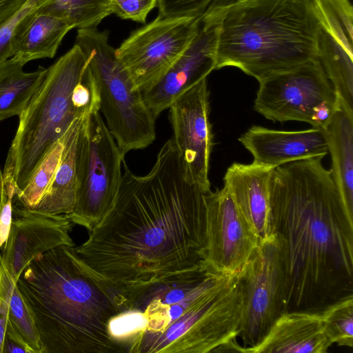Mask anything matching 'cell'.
<instances>
[{"mask_svg":"<svg viewBox=\"0 0 353 353\" xmlns=\"http://www.w3.org/2000/svg\"><path fill=\"white\" fill-rule=\"evenodd\" d=\"M205 261L218 272L236 275L243 268L260 240L225 187L205 193Z\"/></svg>","mask_w":353,"mask_h":353,"instance_id":"obj_13","label":"cell"},{"mask_svg":"<svg viewBox=\"0 0 353 353\" xmlns=\"http://www.w3.org/2000/svg\"><path fill=\"white\" fill-rule=\"evenodd\" d=\"M73 224L64 214L14 205L10 233L1 256L14 282L38 256L60 246H75L70 236Z\"/></svg>","mask_w":353,"mask_h":353,"instance_id":"obj_14","label":"cell"},{"mask_svg":"<svg viewBox=\"0 0 353 353\" xmlns=\"http://www.w3.org/2000/svg\"><path fill=\"white\" fill-rule=\"evenodd\" d=\"M0 294L6 297L9 310L6 334L27 353H43L34 319L0 254Z\"/></svg>","mask_w":353,"mask_h":353,"instance_id":"obj_25","label":"cell"},{"mask_svg":"<svg viewBox=\"0 0 353 353\" xmlns=\"http://www.w3.org/2000/svg\"><path fill=\"white\" fill-rule=\"evenodd\" d=\"M88 114L75 119L68 128L64 150L55 176L34 210L64 215L72 211L77 190V143L81 127Z\"/></svg>","mask_w":353,"mask_h":353,"instance_id":"obj_23","label":"cell"},{"mask_svg":"<svg viewBox=\"0 0 353 353\" xmlns=\"http://www.w3.org/2000/svg\"><path fill=\"white\" fill-rule=\"evenodd\" d=\"M86 65L85 54L74 44L47 68L43 80L19 116V126L2 171V179L14 183L16 194L25 188L44 156L72 121L87 114L72 101L74 88L86 75Z\"/></svg>","mask_w":353,"mask_h":353,"instance_id":"obj_5","label":"cell"},{"mask_svg":"<svg viewBox=\"0 0 353 353\" xmlns=\"http://www.w3.org/2000/svg\"><path fill=\"white\" fill-rule=\"evenodd\" d=\"M0 283H1V276H0Z\"/></svg>","mask_w":353,"mask_h":353,"instance_id":"obj_38","label":"cell"},{"mask_svg":"<svg viewBox=\"0 0 353 353\" xmlns=\"http://www.w3.org/2000/svg\"><path fill=\"white\" fill-rule=\"evenodd\" d=\"M30 0H0V26L12 18Z\"/></svg>","mask_w":353,"mask_h":353,"instance_id":"obj_34","label":"cell"},{"mask_svg":"<svg viewBox=\"0 0 353 353\" xmlns=\"http://www.w3.org/2000/svg\"><path fill=\"white\" fill-rule=\"evenodd\" d=\"M237 277L241 294L237 336L242 347H254L288 312V262L281 236L273 233L259 241Z\"/></svg>","mask_w":353,"mask_h":353,"instance_id":"obj_9","label":"cell"},{"mask_svg":"<svg viewBox=\"0 0 353 353\" xmlns=\"http://www.w3.org/2000/svg\"><path fill=\"white\" fill-rule=\"evenodd\" d=\"M74 247L38 256L17 282L43 353H126L109 332L111 319L128 310L126 301L81 261Z\"/></svg>","mask_w":353,"mask_h":353,"instance_id":"obj_3","label":"cell"},{"mask_svg":"<svg viewBox=\"0 0 353 353\" xmlns=\"http://www.w3.org/2000/svg\"><path fill=\"white\" fill-rule=\"evenodd\" d=\"M318 59L338 95L353 108V30L321 23Z\"/></svg>","mask_w":353,"mask_h":353,"instance_id":"obj_20","label":"cell"},{"mask_svg":"<svg viewBox=\"0 0 353 353\" xmlns=\"http://www.w3.org/2000/svg\"><path fill=\"white\" fill-rule=\"evenodd\" d=\"M148 319L138 310H125L111 319L109 332L112 338L129 352L135 341L145 329Z\"/></svg>","mask_w":353,"mask_h":353,"instance_id":"obj_29","label":"cell"},{"mask_svg":"<svg viewBox=\"0 0 353 353\" xmlns=\"http://www.w3.org/2000/svg\"><path fill=\"white\" fill-rule=\"evenodd\" d=\"M241 314L237 274L228 275L162 331L140 334L130 353H208L235 340Z\"/></svg>","mask_w":353,"mask_h":353,"instance_id":"obj_7","label":"cell"},{"mask_svg":"<svg viewBox=\"0 0 353 353\" xmlns=\"http://www.w3.org/2000/svg\"><path fill=\"white\" fill-rule=\"evenodd\" d=\"M13 57L0 63V121L21 114L47 72L39 66L32 72Z\"/></svg>","mask_w":353,"mask_h":353,"instance_id":"obj_24","label":"cell"},{"mask_svg":"<svg viewBox=\"0 0 353 353\" xmlns=\"http://www.w3.org/2000/svg\"><path fill=\"white\" fill-rule=\"evenodd\" d=\"M168 109L171 139L181 156L185 175L207 192L211 190L208 174L213 146L207 78L181 94Z\"/></svg>","mask_w":353,"mask_h":353,"instance_id":"obj_12","label":"cell"},{"mask_svg":"<svg viewBox=\"0 0 353 353\" xmlns=\"http://www.w3.org/2000/svg\"><path fill=\"white\" fill-rule=\"evenodd\" d=\"M215 70L232 66L258 81L318 59L314 0H214Z\"/></svg>","mask_w":353,"mask_h":353,"instance_id":"obj_4","label":"cell"},{"mask_svg":"<svg viewBox=\"0 0 353 353\" xmlns=\"http://www.w3.org/2000/svg\"><path fill=\"white\" fill-rule=\"evenodd\" d=\"M272 170L252 163H234L223 177V187L230 193L260 241L272 234L270 198Z\"/></svg>","mask_w":353,"mask_h":353,"instance_id":"obj_19","label":"cell"},{"mask_svg":"<svg viewBox=\"0 0 353 353\" xmlns=\"http://www.w3.org/2000/svg\"><path fill=\"white\" fill-rule=\"evenodd\" d=\"M9 305L6 297L0 294V353H3L8 323Z\"/></svg>","mask_w":353,"mask_h":353,"instance_id":"obj_35","label":"cell"},{"mask_svg":"<svg viewBox=\"0 0 353 353\" xmlns=\"http://www.w3.org/2000/svg\"><path fill=\"white\" fill-rule=\"evenodd\" d=\"M201 18L157 17L116 49L137 89L142 92L157 81L184 54L199 32Z\"/></svg>","mask_w":353,"mask_h":353,"instance_id":"obj_11","label":"cell"},{"mask_svg":"<svg viewBox=\"0 0 353 353\" xmlns=\"http://www.w3.org/2000/svg\"><path fill=\"white\" fill-rule=\"evenodd\" d=\"M214 0H157L162 18L199 17Z\"/></svg>","mask_w":353,"mask_h":353,"instance_id":"obj_30","label":"cell"},{"mask_svg":"<svg viewBox=\"0 0 353 353\" xmlns=\"http://www.w3.org/2000/svg\"><path fill=\"white\" fill-rule=\"evenodd\" d=\"M115 201L74 250L126 302L149 285L205 263V193L190 182L172 139L150 172L134 174L125 161Z\"/></svg>","mask_w":353,"mask_h":353,"instance_id":"obj_1","label":"cell"},{"mask_svg":"<svg viewBox=\"0 0 353 353\" xmlns=\"http://www.w3.org/2000/svg\"><path fill=\"white\" fill-rule=\"evenodd\" d=\"M112 13L123 19L145 23L157 0H109Z\"/></svg>","mask_w":353,"mask_h":353,"instance_id":"obj_31","label":"cell"},{"mask_svg":"<svg viewBox=\"0 0 353 353\" xmlns=\"http://www.w3.org/2000/svg\"><path fill=\"white\" fill-rule=\"evenodd\" d=\"M239 141L252 155L253 164L268 169L298 160L324 157L328 153L321 128L284 131L252 125Z\"/></svg>","mask_w":353,"mask_h":353,"instance_id":"obj_16","label":"cell"},{"mask_svg":"<svg viewBox=\"0 0 353 353\" xmlns=\"http://www.w3.org/2000/svg\"><path fill=\"white\" fill-rule=\"evenodd\" d=\"M34 10L55 17L72 29L95 28L112 13L109 0H35Z\"/></svg>","mask_w":353,"mask_h":353,"instance_id":"obj_26","label":"cell"},{"mask_svg":"<svg viewBox=\"0 0 353 353\" xmlns=\"http://www.w3.org/2000/svg\"><path fill=\"white\" fill-rule=\"evenodd\" d=\"M228 275L205 262L149 285L131 299L129 310L143 312L148 321L173 305L200 296Z\"/></svg>","mask_w":353,"mask_h":353,"instance_id":"obj_17","label":"cell"},{"mask_svg":"<svg viewBox=\"0 0 353 353\" xmlns=\"http://www.w3.org/2000/svg\"><path fill=\"white\" fill-rule=\"evenodd\" d=\"M323 130L331 155L332 178L353 215V108L340 97L336 110Z\"/></svg>","mask_w":353,"mask_h":353,"instance_id":"obj_21","label":"cell"},{"mask_svg":"<svg viewBox=\"0 0 353 353\" xmlns=\"http://www.w3.org/2000/svg\"><path fill=\"white\" fill-rule=\"evenodd\" d=\"M67 132V131H66ZM66 132L48 150L32 174L25 188L14 196L17 203L34 209L48 191L59 167L64 150Z\"/></svg>","mask_w":353,"mask_h":353,"instance_id":"obj_27","label":"cell"},{"mask_svg":"<svg viewBox=\"0 0 353 353\" xmlns=\"http://www.w3.org/2000/svg\"><path fill=\"white\" fill-rule=\"evenodd\" d=\"M323 158L272 170V229L287 257L288 311L319 312L353 295V215Z\"/></svg>","mask_w":353,"mask_h":353,"instance_id":"obj_2","label":"cell"},{"mask_svg":"<svg viewBox=\"0 0 353 353\" xmlns=\"http://www.w3.org/2000/svg\"><path fill=\"white\" fill-rule=\"evenodd\" d=\"M254 110L273 122L296 121L323 129L339 96L315 59L260 81Z\"/></svg>","mask_w":353,"mask_h":353,"instance_id":"obj_10","label":"cell"},{"mask_svg":"<svg viewBox=\"0 0 353 353\" xmlns=\"http://www.w3.org/2000/svg\"><path fill=\"white\" fill-rule=\"evenodd\" d=\"M1 181H2V171H1V170L0 169V192H1Z\"/></svg>","mask_w":353,"mask_h":353,"instance_id":"obj_37","label":"cell"},{"mask_svg":"<svg viewBox=\"0 0 353 353\" xmlns=\"http://www.w3.org/2000/svg\"><path fill=\"white\" fill-rule=\"evenodd\" d=\"M4 352H23V353H27L26 350L19 345V344L16 343L13 341H12L10 339H9L7 336H6L5 340H4V344H3V353Z\"/></svg>","mask_w":353,"mask_h":353,"instance_id":"obj_36","label":"cell"},{"mask_svg":"<svg viewBox=\"0 0 353 353\" xmlns=\"http://www.w3.org/2000/svg\"><path fill=\"white\" fill-rule=\"evenodd\" d=\"M214 41V23L203 13L199 32L188 50L157 81L141 92L155 119L215 70Z\"/></svg>","mask_w":353,"mask_h":353,"instance_id":"obj_15","label":"cell"},{"mask_svg":"<svg viewBox=\"0 0 353 353\" xmlns=\"http://www.w3.org/2000/svg\"><path fill=\"white\" fill-rule=\"evenodd\" d=\"M124 157L99 110L91 112L78 139L76 201L65 215L74 224L89 232L105 217L119 192Z\"/></svg>","mask_w":353,"mask_h":353,"instance_id":"obj_8","label":"cell"},{"mask_svg":"<svg viewBox=\"0 0 353 353\" xmlns=\"http://www.w3.org/2000/svg\"><path fill=\"white\" fill-rule=\"evenodd\" d=\"M75 44L86 56L87 69L98 88L99 111L122 154L149 146L156 138V119L117 59L108 33L78 29Z\"/></svg>","mask_w":353,"mask_h":353,"instance_id":"obj_6","label":"cell"},{"mask_svg":"<svg viewBox=\"0 0 353 353\" xmlns=\"http://www.w3.org/2000/svg\"><path fill=\"white\" fill-rule=\"evenodd\" d=\"M34 5L14 31L12 57L23 65L32 60L54 57L63 37L72 29L55 17L37 12Z\"/></svg>","mask_w":353,"mask_h":353,"instance_id":"obj_22","label":"cell"},{"mask_svg":"<svg viewBox=\"0 0 353 353\" xmlns=\"http://www.w3.org/2000/svg\"><path fill=\"white\" fill-rule=\"evenodd\" d=\"M16 188L11 181L2 179L0 192V248L8 239L12 220V201Z\"/></svg>","mask_w":353,"mask_h":353,"instance_id":"obj_32","label":"cell"},{"mask_svg":"<svg viewBox=\"0 0 353 353\" xmlns=\"http://www.w3.org/2000/svg\"><path fill=\"white\" fill-rule=\"evenodd\" d=\"M332 343L353 347V295L336 301L319 312Z\"/></svg>","mask_w":353,"mask_h":353,"instance_id":"obj_28","label":"cell"},{"mask_svg":"<svg viewBox=\"0 0 353 353\" xmlns=\"http://www.w3.org/2000/svg\"><path fill=\"white\" fill-rule=\"evenodd\" d=\"M332 343L325 334L319 312L288 311L274 323L256 345L243 353H325Z\"/></svg>","mask_w":353,"mask_h":353,"instance_id":"obj_18","label":"cell"},{"mask_svg":"<svg viewBox=\"0 0 353 353\" xmlns=\"http://www.w3.org/2000/svg\"><path fill=\"white\" fill-rule=\"evenodd\" d=\"M35 1V0H30L12 18L0 26V63L13 57V39L15 28L21 18L33 8Z\"/></svg>","mask_w":353,"mask_h":353,"instance_id":"obj_33","label":"cell"}]
</instances>
